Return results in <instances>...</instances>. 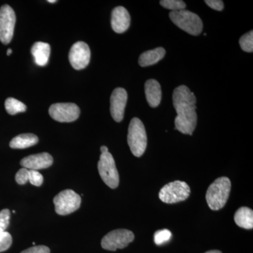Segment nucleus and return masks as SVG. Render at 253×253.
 <instances>
[{"label": "nucleus", "mask_w": 253, "mask_h": 253, "mask_svg": "<svg viewBox=\"0 0 253 253\" xmlns=\"http://www.w3.org/2000/svg\"><path fill=\"white\" fill-rule=\"evenodd\" d=\"M130 15L123 6H118L113 10L111 15V26L117 33H123L130 26Z\"/></svg>", "instance_id": "obj_14"}, {"label": "nucleus", "mask_w": 253, "mask_h": 253, "mask_svg": "<svg viewBox=\"0 0 253 253\" xmlns=\"http://www.w3.org/2000/svg\"><path fill=\"white\" fill-rule=\"evenodd\" d=\"M172 238V233L168 229L158 230L154 234V242L158 246L167 243Z\"/></svg>", "instance_id": "obj_23"}, {"label": "nucleus", "mask_w": 253, "mask_h": 253, "mask_svg": "<svg viewBox=\"0 0 253 253\" xmlns=\"http://www.w3.org/2000/svg\"><path fill=\"white\" fill-rule=\"evenodd\" d=\"M48 2L49 3H55L56 2V0H48Z\"/></svg>", "instance_id": "obj_33"}, {"label": "nucleus", "mask_w": 253, "mask_h": 253, "mask_svg": "<svg viewBox=\"0 0 253 253\" xmlns=\"http://www.w3.org/2000/svg\"><path fill=\"white\" fill-rule=\"evenodd\" d=\"M171 21L178 28L191 36H199L203 31V22L197 14L184 9L169 13Z\"/></svg>", "instance_id": "obj_4"}, {"label": "nucleus", "mask_w": 253, "mask_h": 253, "mask_svg": "<svg viewBox=\"0 0 253 253\" xmlns=\"http://www.w3.org/2000/svg\"><path fill=\"white\" fill-rule=\"evenodd\" d=\"M231 183L226 176L218 178L211 184L206 193V201L212 211H219L225 206L229 199Z\"/></svg>", "instance_id": "obj_2"}, {"label": "nucleus", "mask_w": 253, "mask_h": 253, "mask_svg": "<svg viewBox=\"0 0 253 253\" xmlns=\"http://www.w3.org/2000/svg\"><path fill=\"white\" fill-rule=\"evenodd\" d=\"M10 211L4 209L0 211V231H5L9 225Z\"/></svg>", "instance_id": "obj_25"}, {"label": "nucleus", "mask_w": 253, "mask_h": 253, "mask_svg": "<svg viewBox=\"0 0 253 253\" xmlns=\"http://www.w3.org/2000/svg\"><path fill=\"white\" fill-rule=\"evenodd\" d=\"M55 211L60 215H67L81 207L80 195L71 189H66L56 195L54 199Z\"/></svg>", "instance_id": "obj_7"}, {"label": "nucleus", "mask_w": 253, "mask_h": 253, "mask_svg": "<svg viewBox=\"0 0 253 253\" xmlns=\"http://www.w3.org/2000/svg\"><path fill=\"white\" fill-rule=\"evenodd\" d=\"M160 4L166 9L172 11H181L185 9L186 4L181 0H162Z\"/></svg>", "instance_id": "obj_21"}, {"label": "nucleus", "mask_w": 253, "mask_h": 253, "mask_svg": "<svg viewBox=\"0 0 253 253\" xmlns=\"http://www.w3.org/2000/svg\"><path fill=\"white\" fill-rule=\"evenodd\" d=\"M12 244V237L7 231H0V253L9 249Z\"/></svg>", "instance_id": "obj_24"}, {"label": "nucleus", "mask_w": 253, "mask_h": 253, "mask_svg": "<svg viewBox=\"0 0 253 253\" xmlns=\"http://www.w3.org/2000/svg\"><path fill=\"white\" fill-rule=\"evenodd\" d=\"M144 89L146 100L149 106L152 108L159 106L162 98V91L159 83L156 80H149L145 83Z\"/></svg>", "instance_id": "obj_15"}, {"label": "nucleus", "mask_w": 253, "mask_h": 253, "mask_svg": "<svg viewBox=\"0 0 253 253\" xmlns=\"http://www.w3.org/2000/svg\"><path fill=\"white\" fill-rule=\"evenodd\" d=\"M15 178H16V182L18 184H21V185L26 184L28 181V178H29V169L24 168H21L16 173Z\"/></svg>", "instance_id": "obj_27"}, {"label": "nucleus", "mask_w": 253, "mask_h": 253, "mask_svg": "<svg viewBox=\"0 0 253 253\" xmlns=\"http://www.w3.org/2000/svg\"><path fill=\"white\" fill-rule=\"evenodd\" d=\"M190 192L189 186L184 181H173L161 189L159 199L166 204H176L187 199Z\"/></svg>", "instance_id": "obj_5"}, {"label": "nucleus", "mask_w": 253, "mask_h": 253, "mask_svg": "<svg viewBox=\"0 0 253 253\" xmlns=\"http://www.w3.org/2000/svg\"><path fill=\"white\" fill-rule=\"evenodd\" d=\"M91 51L89 46L84 42H77L71 46L68 59L72 67L76 70L85 68L90 61Z\"/></svg>", "instance_id": "obj_11"}, {"label": "nucleus", "mask_w": 253, "mask_h": 253, "mask_svg": "<svg viewBox=\"0 0 253 253\" xmlns=\"http://www.w3.org/2000/svg\"><path fill=\"white\" fill-rule=\"evenodd\" d=\"M28 181L33 185L41 186L43 183V176L38 171L29 169Z\"/></svg>", "instance_id": "obj_26"}, {"label": "nucleus", "mask_w": 253, "mask_h": 253, "mask_svg": "<svg viewBox=\"0 0 253 253\" xmlns=\"http://www.w3.org/2000/svg\"><path fill=\"white\" fill-rule=\"evenodd\" d=\"M98 170L106 185L111 189L118 187L120 181L119 174L114 158L109 152L101 154L98 163Z\"/></svg>", "instance_id": "obj_6"}, {"label": "nucleus", "mask_w": 253, "mask_h": 253, "mask_svg": "<svg viewBox=\"0 0 253 253\" xmlns=\"http://www.w3.org/2000/svg\"><path fill=\"white\" fill-rule=\"evenodd\" d=\"M53 164V158L48 153H41L31 155L23 158L21 161V166L28 169L37 170L46 169Z\"/></svg>", "instance_id": "obj_13"}, {"label": "nucleus", "mask_w": 253, "mask_h": 253, "mask_svg": "<svg viewBox=\"0 0 253 253\" xmlns=\"http://www.w3.org/2000/svg\"><path fill=\"white\" fill-rule=\"evenodd\" d=\"M127 142L134 156L141 157L144 154L147 146V135L144 124L139 118H133L129 123Z\"/></svg>", "instance_id": "obj_3"}, {"label": "nucleus", "mask_w": 253, "mask_h": 253, "mask_svg": "<svg viewBox=\"0 0 253 253\" xmlns=\"http://www.w3.org/2000/svg\"><path fill=\"white\" fill-rule=\"evenodd\" d=\"M234 221L240 227L251 229L253 227V210L247 207L239 208L234 215Z\"/></svg>", "instance_id": "obj_19"}, {"label": "nucleus", "mask_w": 253, "mask_h": 253, "mask_svg": "<svg viewBox=\"0 0 253 253\" xmlns=\"http://www.w3.org/2000/svg\"><path fill=\"white\" fill-rule=\"evenodd\" d=\"M166 55V50L163 47H158L145 51L139 58V64L141 67H147L159 62Z\"/></svg>", "instance_id": "obj_17"}, {"label": "nucleus", "mask_w": 253, "mask_h": 253, "mask_svg": "<svg viewBox=\"0 0 253 253\" xmlns=\"http://www.w3.org/2000/svg\"><path fill=\"white\" fill-rule=\"evenodd\" d=\"M13 213H14V214H15V213H16V211H13Z\"/></svg>", "instance_id": "obj_34"}, {"label": "nucleus", "mask_w": 253, "mask_h": 253, "mask_svg": "<svg viewBox=\"0 0 253 253\" xmlns=\"http://www.w3.org/2000/svg\"><path fill=\"white\" fill-rule=\"evenodd\" d=\"M51 47L47 43L37 42L31 48V54L38 66H46L49 61Z\"/></svg>", "instance_id": "obj_16"}, {"label": "nucleus", "mask_w": 253, "mask_h": 253, "mask_svg": "<svg viewBox=\"0 0 253 253\" xmlns=\"http://www.w3.org/2000/svg\"><path fill=\"white\" fill-rule=\"evenodd\" d=\"M101 154H105V153L109 152V149H108L107 146H101Z\"/></svg>", "instance_id": "obj_30"}, {"label": "nucleus", "mask_w": 253, "mask_h": 253, "mask_svg": "<svg viewBox=\"0 0 253 253\" xmlns=\"http://www.w3.org/2000/svg\"><path fill=\"white\" fill-rule=\"evenodd\" d=\"M16 14L9 5H3L0 8V41L8 44L14 36Z\"/></svg>", "instance_id": "obj_9"}, {"label": "nucleus", "mask_w": 253, "mask_h": 253, "mask_svg": "<svg viewBox=\"0 0 253 253\" xmlns=\"http://www.w3.org/2000/svg\"><path fill=\"white\" fill-rule=\"evenodd\" d=\"M49 113L58 122L71 123L79 118L81 110L73 103H58L50 106Z\"/></svg>", "instance_id": "obj_10"}, {"label": "nucleus", "mask_w": 253, "mask_h": 253, "mask_svg": "<svg viewBox=\"0 0 253 253\" xmlns=\"http://www.w3.org/2000/svg\"><path fill=\"white\" fill-rule=\"evenodd\" d=\"M5 109L6 112L11 116L17 114L18 113L25 112L26 111V106L21 101L14 99V98H8L5 101Z\"/></svg>", "instance_id": "obj_20"}, {"label": "nucleus", "mask_w": 253, "mask_h": 253, "mask_svg": "<svg viewBox=\"0 0 253 253\" xmlns=\"http://www.w3.org/2000/svg\"><path fill=\"white\" fill-rule=\"evenodd\" d=\"M21 253H50V250L45 246H33Z\"/></svg>", "instance_id": "obj_28"}, {"label": "nucleus", "mask_w": 253, "mask_h": 253, "mask_svg": "<svg viewBox=\"0 0 253 253\" xmlns=\"http://www.w3.org/2000/svg\"><path fill=\"white\" fill-rule=\"evenodd\" d=\"M205 2L211 9L219 11H222L223 9H224V3L221 0H206V1H205Z\"/></svg>", "instance_id": "obj_29"}, {"label": "nucleus", "mask_w": 253, "mask_h": 253, "mask_svg": "<svg viewBox=\"0 0 253 253\" xmlns=\"http://www.w3.org/2000/svg\"><path fill=\"white\" fill-rule=\"evenodd\" d=\"M222 253L221 251H208L207 253Z\"/></svg>", "instance_id": "obj_31"}, {"label": "nucleus", "mask_w": 253, "mask_h": 253, "mask_svg": "<svg viewBox=\"0 0 253 253\" xmlns=\"http://www.w3.org/2000/svg\"><path fill=\"white\" fill-rule=\"evenodd\" d=\"M11 53H12V49H8L7 51H6V54H7V56H10Z\"/></svg>", "instance_id": "obj_32"}, {"label": "nucleus", "mask_w": 253, "mask_h": 253, "mask_svg": "<svg viewBox=\"0 0 253 253\" xmlns=\"http://www.w3.org/2000/svg\"><path fill=\"white\" fill-rule=\"evenodd\" d=\"M134 239V235L127 229H116L111 231L101 240V246L107 251H116L126 248Z\"/></svg>", "instance_id": "obj_8"}, {"label": "nucleus", "mask_w": 253, "mask_h": 253, "mask_svg": "<svg viewBox=\"0 0 253 253\" xmlns=\"http://www.w3.org/2000/svg\"><path fill=\"white\" fill-rule=\"evenodd\" d=\"M111 116L116 122L120 123L124 118L125 109L127 101V93L123 88L118 87L113 90L111 96Z\"/></svg>", "instance_id": "obj_12"}, {"label": "nucleus", "mask_w": 253, "mask_h": 253, "mask_svg": "<svg viewBox=\"0 0 253 253\" xmlns=\"http://www.w3.org/2000/svg\"><path fill=\"white\" fill-rule=\"evenodd\" d=\"M240 46L241 49L246 52H253V32H249L241 37L239 41Z\"/></svg>", "instance_id": "obj_22"}, {"label": "nucleus", "mask_w": 253, "mask_h": 253, "mask_svg": "<svg viewBox=\"0 0 253 253\" xmlns=\"http://www.w3.org/2000/svg\"><path fill=\"white\" fill-rule=\"evenodd\" d=\"M172 101L177 113L174 121L175 129L182 134L192 135L197 124L194 93L185 85L179 86L173 92Z\"/></svg>", "instance_id": "obj_1"}, {"label": "nucleus", "mask_w": 253, "mask_h": 253, "mask_svg": "<svg viewBox=\"0 0 253 253\" xmlns=\"http://www.w3.org/2000/svg\"><path fill=\"white\" fill-rule=\"evenodd\" d=\"M39 139L36 134H22L15 136L12 140L10 141L9 146L11 149H24L27 148L31 147L38 144Z\"/></svg>", "instance_id": "obj_18"}]
</instances>
